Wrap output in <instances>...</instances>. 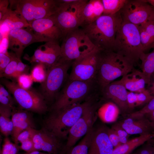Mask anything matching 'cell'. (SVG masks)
I'll return each instance as SVG.
<instances>
[{
    "mask_svg": "<svg viewBox=\"0 0 154 154\" xmlns=\"http://www.w3.org/2000/svg\"><path fill=\"white\" fill-rule=\"evenodd\" d=\"M98 97H91L78 103L60 110L51 111L43 120L42 127L59 139L67 138L71 128Z\"/></svg>",
    "mask_w": 154,
    "mask_h": 154,
    "instance_id": "obj_1",
    "label": "cell"
},
{
    "mask_svg": "<svg viewBox=\"0 0 154 154\" xmlns=\"http://www.w3.org/2000/svg\"><path fill=\"white\" fill-rule=\"evenodd\" d=\"M122 21L119 11L112 15H102L82 28L96 47L102 50L113 51L116 35Z\"/></svg>",
    "mask_w": 154,
    "mask_h": 154,
    "instance_id": "obj_2",
    "label": "cell"
},
{
    "mask_svg": "<svg viewBox=\"0 0 154 154\" xmlns=\"http://www.w3.org/2000/svg\"><path fill=\"white\" fill-rule=\"evenodd\" d=\"M101 91L96 80L83 81L69 78L50 107L57 111L82 102L99 95Z\"/></svg>",
    "mask_w": 154,
    "mask_h": 154,
    "instance_id": "obj_3",
    "label": "cell"
},
{
    "mask_svg": "<svg viewBox=\"0 0 154 154\" xmlns=\"http://www.w3.org/2000/svg\"><path fill=\"white\" fill-rule=\"evenodd\" d=\"M134 65L114 51L101 50L96 78L101 92L116 79L131 72L135 69Z\"/></svg>",
    "mask_w": 154,
    "mask_h": 154,
    "instance_id": "obj_4",
    "label": "cell"
},
{
    "mask_svg": "<svg viewBox=\"0 0 154 154\" xmlns=\"http://www.w3.org/2000/svg\"><path fill=\"white\" fill-rule=\"evenodd\" d=\"M113 51L134 65L137 63L144 52L138 26L123 21L116 35Z\"/></svg>",
    "mask_w": 154,
    "mask_h": 154,
    "instance_id": "obj_5",
    "label": "cell"
},
{
    "mask_svg": "<svg viewBox=\"0 0 154 154\" xmlns=\"http://www.w3.org/2000/svg\"><path fill=\"white\" fill-rule=\"evenodd\" d=\"M1 82L13 95L19 107L40 114H44L48 111V103L39 91L32 88H23L17 82L4 78H1Z\"/></svg>",
    "mask_w": 154,
    "mask_h": 154,
    "instance_id": "obj_6",
    "label": "cell"
},
{
    "mask_svg": "<svg viewBox=\"0 0 154 154\" xmlns=\"http://www.w3.org/2000/svg\"><path fill=\"white\" fill-rule=\"evenodd\" d=\"M10 8L21 15L29 24L32 22L56 14L59 0H10Z\"/></svg>",
    "mask_w": 154,
    "mask_h": 154,
    "instance_id": "obj_7",
    "label": "cell"
},
{
    "mask_svg": "<svg viewBox=\"0 0 154 154\" xmlns=\"http://www.w3.org/2000/svg\"><path fill=\"white\" fill-rule=\"evenodd\" d=\"M88 1L59 0V10L53 16L63 33L64 38L68 32L83 25V11Z\"/></svg>",
    "mask_w": 154,
    "mask_h": 154,
    "instance_id": "obj_8",
    "label": "cell"
},
{
    "mask_svg": "<svg viewBox=\"0 0 154 154\" xmlns=\"http://www.w3.org/2000/svg\"><path fill=\"white\" fill-rule=\"evenodd\" d=\"M72 62L64 60L60 58L47 69L46 79L41 83L39 92L48 104L54 101L61 88L68 79V71Z\"/></svg>",
    "mask_w": 154,
    "mask_h": 154,
    "instance_id": "obj_9",
    "label": "cell"
},
{
    "mask_svg": "<svg viewBox=\"0 0 154 154\" xmlns=\"http://www.w3.org/2000/svg\"><path fill=\"white\" fill-rule=\"evenodd\" d=\"M61 46L60 58L73 61L88 54L96 47L82 28L68 32L63 39Z\"/></svg>",
    "mask_w": 154,
    "mask_h": 154,
    "instance_id": "obj_10",
    "label": "cell"
},
{
    "mask_svg": "<svg viewBox=\"0 0 154 154\" xmlns=\"http://www.w3.org/2000/svg\"><path fill=\"white\" fill-rule=\"evenodd\" d=\"M100 102L96 100L89 106L72 127L69 132L66 143L59 154H65L93 127L97 117V110L101 106Z\"/></svg>",
    "mask_w": 154,
    "mask_h": 154,
    "instance_id": "obj_11",
    "label": "cell"
},
{
    "mask_svg": "<svg viewBox=\"0 0 154 154\" xmlns=\"http://www.w3.org/2000/svg\"><path fill=\"white\" fill-rule=\"evenodd\" d=\"M101 50L96 47L88 54L73 61L69 79L83 81L96 80Z\"/></svg>",
    "mask_w": 154,
    "mask_h": 154,
    "instance_id": "obj_12",
    "label": "cell"
},
{
    "mask_svg": "<svg viewBox=\"0 0 154 154\" xmlns=\"http://www.w3.org/2000/svg\"><path fill=\"white\" fill-rule=\"evenodd\" d=\"M153 8L144 0H128L119 12L123 21L139 26L148 21Z\"/></svg>",
    "mask_w": 154,
    "mask_h": 154,
    "instance_id": "obj_13",
    "label": "cell"
},
{
    "mask_svg": "<svg viewBox=\"0 0 154 154\" xmlns=\"http://www.w3.org/2000/svg\"><path fill=\"white\" fill-rule=\"evenodd\" d=\"M35 150L49 154H59L64 146L60 139L45 128L39 129L29 127Z\"/></svg>",
    "mask_w": 154,
    "mask_h": 154,
    "instance_id": "obj_14",
    "label": "cell"
},
{
    "mask_svg": "<svg viewBox=\"0 0 154 154\" xmlns=\"http://www.w3.org/2000/svg\"><path fill=\"white\" fill-rule=\"evenodd\" d=\"M61 54V46L59 42L51 41L39 46L32 56H26L25 58L31 63L42 64L48 69L59 61Z\"/></svg>",
    "mask_w": 154,
    "mask_h": 154,
    "instance_id": "obj_15",
    "label": "cell"
},
{
    "mask_svg": "<svg viewBox=\"0 0 154 154\" xmlns=\"http://www.w3.org/2000/svg\"><path fill=\"white\" fill-rule=\"evenodd\" d=\"M35 35L42 42H58L64 38L63 33L53 15L35 20L29 24Z\"/></svg>",
    "mask_w": 154,
    "mask_h": 154,
    "instance_id": "obj_16",
    "label": "cell"
},
{
    "mask_svg": "<svg viewBox=\"0 0 154 154\" xmlns=\"http://www.w3.org/2000/svg\"><path fill=\"white\" fill-rule=\"evenodd\" d=\"M7 35L8 48L20 59L27 46L34 43L42 42L35 35L31 27L12 30Z\"/></svg>",
    "mask_w": 154,
    "mask_h": 154,
    "instance_id": "obj_17",
    "label": "cell"
},
{
    "mask_svg": "<svg viewBox=\"0 0 154 154\" xmlns=\"http://www.w3.org/2000/svg\"><path fill=\"white\" fill-rule=\"evenodd\" d=\"M128 91L119 80L113 81L105 87L101 91L102 100H108L115 104L123 117L131 113L128 105Z\"/></svg>",
    "mask_w": 154,
    "mask_h": 154,
    "instance_id": "obj_18",
    "label": "cell"
},
{
    "mask_svg": "<svg viewBox=\"0 0 154 154\" xmlns=\"http://www.w3.org/2000/svg\"><path fill=\"white\" fill-rule=\"evenodd\" d=\"M117 123L130 135L144 136L154 134V127L145 116H131L127 115Z\"/></svg>",
    "mask_w": 154,
    "mask_h": 154,
    "instance_id": "obj_19",
    "label": "cell"
},
{
    "mask_svg": "<svg viewBox=\"0 0 154 154\" xmlns=\"http://www.w3.org/2000/svg\"><path fill=\"white\" fill-rule=\"evenodd\" d=\"M108 127L105 125L94 129L88 154H112L114 147L108 135Z\"/></svg>",
    "mask_w": 154,
    "mask_h": 154,
    "instance_id": "obj_20",
    "label": "cell"
},
{
    "mask_svg": "<svg viewBox=\"0 0 154 154\" xmlns=\"http://www.w3.org/2000/svg\"><path fill=\"white\" fill-rule=\"evenodd\" d=\"M11 119L13 129L11 135L15 143L17 144V138L21 133L30 127L35 128L32 112L18 107L13 108Z\"/></svg>",
    "mask_w": 154,
    "mask_h": 154,
    "instance_id": "obj_21",
    "label": "cell"
},
{
    "mask_svg": "<svg viewBox=\"0 0 154 154\" xmlns=\"http://www.w3.org/2000/svg\"><path fill=\"white\" fill-rule=\"evenodd\" d=\"M0 25L1 38L12 30L30 27L29 24L21 15L10 8H8L0 20Z\"/></svg>",
    "mask_w": 154,
    "mask_h": 154,
    "instance_id": "obj_22",
    "label": "cell"
},
{
    "mask_svg": "<svg viewBox=\"0 0 154 154\" xmlns=\"http://www.w3.org/2000/svg\"><path fill=\"white\" fill-rule=\"evenodd\" d=\"M119 81L130 92L138 93L146 89V83L142 72L135 68Z\"/></svg>",
    "mask_w": 154,
    "mask_h": 154,
    "instance_id": "obj_23",
    "label": "cell"
},
{
    "mask_svg": "<svg viewBox=\"0 0 154 154\" xmlns=\"http://www.w3.org/2000/svg\"><path fill=\"white\" fill-rule=\"evenodd\" d=\"M103 12L104 7L101 0L88 1L83 11L82 26L96 21L103 15Z\"/></svg>",
    "mask_w": 154,
    "mask_h": 154,
    "instance_id": "obj_24",
    "label": "cell"
},
{
    "mask_svg": "<svg viewBox=\"0 0 154 154\" xmlns=\"http://www.w3.org/2000/svg\"><path fill=\"white\" fill-rule=\"evenodd\" d=\"M144 53L154 48V22L148 21L138 26Z\"/></svg>",
    "mask_w": 154,
    "mask_h": 154,
    "instance_id": "obj_25",
    "label": "cell"
},
{
    "mask_svg": "<svg viewBox=\"0 0 154 154\" xmlns=\"http://www.w3.org/2000/svg\"><path fill=\"white\" fill-rule=\"evenodd\" d=\"M153 136L154 134L140 135L114 148L112 154H130L136 148L144 143Z\"/></svg>",
    "mask_w": 154,
    "mask_h": 154,
    "instance_id": "obj_26",
    "label": "cell"
},
{
    "mask_svg": "<svg viewBox=\"0 0 154 154\" xmlns=\"http://www.w3.org/2000/svg\"><path fill=\"white\" fill-rule=\"evenodd\" d=\"M13 108L0 104V131L5 137L11 135L13 129L11 119Z\"/></svg>",
    "mask_w": 154,
    "mask_h": 154,
    "instance_id": "obj_27",
    "label": "cell"
},
{
    "mask_svg": "<svg viewBox=\"0 0 154 154\" xmlns=\"http://www.w3.org/2000/svg\"><path fill=\"white\" fill-rule=\"evenodd\" d=\"M141 63L140 67L145 80L146 84L150 82L151 76L154 73V48L149 53L143 52L140 56Z\"/></svg>",
    "mask_w": 154,
    "mask_h": 154,
    "instance_id": "obj_28",
    "label": "cell"
},
{
    "mask_svg": "<svg viewBox=\"0 0 154 154\" xmlns=\"http://www.w3.org/2000/svg\"><path fill=\"white\" fill-rule=\"evenodd\" d=\"M98 114L104 121L110 122L116 119L120 111L115 104L109 101L101 105L98 109Z\"/></svg>",
    "mask_w": 154,
    "mask_h": 154,
    "instance_id": "obj_29",
    "label": "cell"
},
{
    "mask_svg": "<svg viewBox=\"0 0 154 154\" xmlns=\"http://www.w3.org/2000/svg\"><path fill=\"white\" fill-rule=\"evenodd\" d=\"M94 129L92 127L78 144L74 146L65 154H88Z\"/></svg>",
    "mask_w": 154,
    "mask_h": 154,
    "instance_id": "obj_30",
    "label": "cell"
},
{
    "mask_svg": "<svg viewBox=\"0 0 154 154\" xmlns=\"http://www.w3.org/2000/svg\"><path fill=\"white\" fill-rule=\"evenodd\" d=\"M128 0H101L104 7L103 15H113L123 8Z\"/></svg>",
    "mask_w": 154,
    "mask_h": 154,
    "instance_id": "obj_31",
    "label": "cell"
},
{
    "mask_svg": "<svg viewBox=\"0 0 154 154\" xmlns=\"http://www.w3.org/2000/svg\"><path fill=\"white\" fill-rule=\"evenodd\" d=\"M47 68L44 64H36L33 68L31 75L33 82L42 83L45 80L47 74Z\"/></svg>",
    "mask_w": 154,
    "mask_h": 154,
    "instance_id": "obj_32",
    "label": "cell"
},
{
    "mask_svg": "<svg viewBox=\"0 0 154 154\" xmlns=\"http://www.w3.org/2000/svg\"><path fill=\"white\" fill-rule=\"evenodd\" d=\"M20 149V146L18 144L13 143L8 137H5L0 154H18Z\"/></svg>",
    "mask_w": 154,
    "mask_h": 154,
    "instance_id": "obj_33",
    "label": "cell"
},
{
    "mask_svg": "<svg viewBox=\"0 0 154 154\" xmlns=\"http://www.w3.org/2000/svg\"><path fill=\"white\" fill-rule=\"evenodd\" d=\"M10 94L5 89L3 85L0 84V104L13 108L16 102Z\"/></svg>",
    "mask_w": 154,
    "mask_h": 154,
    "instance_id": "obj_34",
    "label": "cell"
},
{
    "mask_svg": "<svg viewBox=\"0 0 154 154\" xmlns=\"http://www.w3.org/2000/svg\"><path fill=\"white\" fill-rule=\"evenodd\" d=\"M15 53L10 62L6 66L3 72L0 75L1 78H11L15 72L19 59Z\"/></svg>",
    "mask_w": 154,
    "mask_h": 154,
    "instance_id": "obj_35",
    "label": "cell"
},
{
    "mask_svg": "<svg viewBox=\"0 0 154 154\" xmlns=\"http://www.w3.org/2000/svg\"><path fill=\"white\" fill-rule=\"evenodd\" d=\"M137 93V102L136 107L146 105L154 97L149 90L145 89Z\"/></svg>",
    "mask_w": 154,
    "mask_h": 154,
    "instance_id": "obj_36",
    "label": "cell"
},
{
    "mask_svg": "<svg viewBox=\"0 0 154 154\" xmlns=\"http://www.w3.org/2000/svg\"><path fill=\"white\" fill-rule=\"evenodd\" d=\"M16 80L17 82L21 87L25 89L31 88L33 82L31 75L29 74L21 75Z\"/></svg>",
    "mask_w": 154,
    "mask_h": 154,
    "instance_id": "obj_37",
    "label": "cell"
},
{
    "mask_svg": "<svg viewBox=\"0 0 154 154\" xmlns=\"http://www.w3.org/2000/svg\"><path fill=\"white\" fill-rule=\"evenodd\" d=\"M154 111V97L142 109L127 115L131 116H144Z\"/></svg>",
    "mask_w": 154,
    "mask_h": 154,
    "instance_id": "obj_38",
    "label": "cell"
},
{
    "mask_svg": "<svg viewBox=\"0 0 154 154\" xmlns=\"http://www.w3.org/2000/svg\"><path fill=\"white\" fill-rule=\"evenodd\" d=\"M117 133L122 144L126 143L129 140L130 135L116 122L113 125L112 127Z\"/></svg>",
    "mask_w": 154,
    "mask_h": 154,
    "instance_id": "obj_39",
    "label": "cell"
},
{
    "mask_svg": "<svg viewBox=\"0 0 154 154\" xmlns=\"http://www.w3.org/2000/svg\"><path fill=\"white\" fill-rule=\"evenodd\" d=\"M14 52L0 53V75L4 72L5 68L12 59Z\"/></svg>",
    "mask_w": 154,
    "mask_h": 154,
    "instance_id": "obj_40",
    "label": "cell"
},
{
    "mask_svg": "<svg viewBox=\"0 0 154 154\" xmlns=\"http://www.w3.org/2000/svg\"><path fill=\"white\" fill-rule=\"evenodd\" d=\"M29 68V66L23 63L21 59H19L16 70L11 78L16 80L21 75L24 74H28Z\"/></svg>",
    "mask_w": 154,
    "mask_h": 154,
    "instance_id": "obj_41",
    "label": "cell"
},
{
    "mask_svg": "<svg viewBox=\"0 0 154 154\" xmlns=\"http://www.w3.org/2000/svg\"><path fill=\"white\" fill-rule=\"evenodd\" d=\"M107 132L109 139L114 148L122 144L120 142L119 137L115 131L112 128L108 127Z\"/></svg>",
    "mask_w": 154,
    "mask_h": 154,
    "instance_id": "obj_42",
    "label": "cell"
},
{
    "mask_svg": "<svg viewBox=\"0 0 154 154\" xmlns=\"http://www.w3.org/2000/svg\"><path fill=\"white\" fill-rule=\"evenodd\" d=\"M127 101L129 108L131 113L132 110L135 107L137 102V93L128 91L127 96Z\"/></svg>",
    "mask_w": 154,
    "mask_h": 154,
    "instance_id": "obj_43",
    "label": "cell"
},
{
    "mask_svg": "<svg viewBox=\"0 0 154 154\" xmlns=\"http://www.w3.org/2000/svg\"><path fill=\"white\" fill-rule=\"evenodd\" d=\"M134 154H154V147L146 142L141 145Z\"/></svg>",
    "mask_w": 154,
    "mask_h": 154,
    "instance_id": "obj_44",
    "label": "cell"
},
{
    "mask_svg": "<svg viewBox=\"0 0 154 154\" xmlns=\"http://www.w3.org/2000/svg\"><path fill=\"white\" fill-rule=\"evenodd\" d=\"M20 149L25 152L29 153L35 151L33 141L31 138L21 143Z\"/></svg>",
    "mask_w": 154,
    "mask_h": 154,
    "instance_id": "obj_45",
    "label": "cell"
},
{
    "mask_svg": "<svg viewBox=\"0 0 154 154\" xmlns=\"http://www.w3.org/2000/svg\"><path fill=\"white\" fill-rule=\"evenodd\" d=\"M30 132L29 127L21 133L18 135L17 138V142L21 143L31 138Z\"/></svg>",
    "mask_w": 154,
    "mask_h": 154,
    "instance_id": "obj_46",
    "label": "cell"
},
{
    "mask_svg": "<svg viewBox=\"0 0 154 154\" xmlns=\"http://www.w3.org/2000/svg\"><path fill=\"white\" fill-rule=\"evenodd\" d=\"M9 3V0H0V20H1L7 10Z\"/></svg>",
    "mask_w": 154,
    "mask_h": 154,
    "instance_id": "obj_47",
    "label": "cell"
},
{
    "mask_svg": "<svg viewBox=\"0 0 154 154\" xmlns=\"http://www.w3.org/2000/svg\"><path fill=\"white\" fill-rule=\"evenodd\" d=\"M0 40V53H7L8 52L7 49L8 48V41L7 35L4 36Z\"/></svg>",
    "mask_w": 154,
    "mask_h": 154,
    "instance_id": "obj_48",
    "label": "cell"
},
{
    "mask_svg": "<svg viewBox=\"0 0 154 154\" xmlns=\"http://www.w3.org/2000/svg\"><path fill=\"white\" fill-rule=\"evenodd\" d=\"M148 85V88L147 89L154 96V73L151 76L150 82Z\"/></svg>",
    "mask_w": 154,
    "mask_h": 154,
    "instance_id": "obj_49",
    "label": "cell"
},
{
    "mask_svg": "<svg viewBox=\"0 0 154 154\" xmlns=\"http://www.w3.org/2000/svg\"><path fill=\"white\" fill-rule=\"evenodd\" d=\"M145 116L152 123L154 127V111L145 115Z\"/></svg>",
    "mask_w": 154,
    "mask_h": 154,
    "instance_id": "obj_50",
    "label": "cell"
},
{
    "mask_svg": "<svg viewBox=\"0 0 154 154\" xmlns=\"http://www.w3.org/2000/svg\"><path fill=\"white\" fill-rule=\"evenodd\" d=\"M22 154H49L48 153L40 151H34L31 152L27 153L25 152Z\"/></svg>",
    "mask_w": 154,
    "mask_h": 154,
    "instance_id": "obj_51",
    "label": "cell"
},
{
    "mask_svg": "<svg viewBox=\"0 0 154 154\" xmlns=\"http://www.w3.org/2000/svg\"><path fill=\"white\" fill-rule=\"evenodd\" d=\"M148 21H152L154 22V7L149 18Z\"/></svg>",
    "mask_w": 154,
    "mask_h": 154,
    "instance_id": "obj_52",
    "label": "cell"
},
{
    "mask_svg": "<svg viewBox=\"0 0 154 154\" xmlns=\"http://www.w3.org/2000/svg\"><path fill=\"white\" fill-rule=\"evenodd\" d=\"M146 142L154 147V136L152 137Z\"/></svg>",
    "mask_w": 154,
    "mask_h": 154,
    "instance_id": "obj_53",
    "label": "cell"
},
{
    "mask_svg": "<svg viewBox=\"0 0 154 154\" xmlns=\"http://www.w3.org/2000/svg\"><path fill=\"white\" fill-rule=\"evenodd\" d=\"M145 1L154 7V0H144Z\"/></svg>",
    "mask_w": 154,
    "mask_h": 154,
    "instance_id": "obj_54",
    "label": "cell"
},
{
    "mask_svg": "<svg viewBox=\"0 0 154 154\" xmlns=\"http://www.w3.org/2000/svg\"></svg>",
    "mask_w": 154,
    "mask_h": 154,
    "instance_id": "obj_55",
    "label": "cell"
}]
</instances>
